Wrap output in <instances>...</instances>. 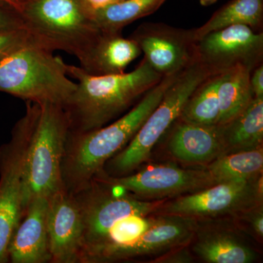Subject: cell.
Returning <instances> with one entry per match:
<instances>
[{
  "label": "cell",
  "instance_id": "obj_31",
  "mask_svg": "<svg viewBox=\"0 0 263 263\" xmlns=\"http://www.w3.org/2000/svg\"><path fill=\"white\" fill-rule=\"evenodd\" d=\"M83 4L91 13L103 9L116 3H120L123 0H81Z\"/></svg>",
  "mask_w": 263,
  "mask_h": 263
},
{
  "label": "cell",
  "instance_id": "obj_7",
  "mask_svg": "<svg viewBox=\"0 0 263 263\" xmlns=\"http://www.w3.org/2000/svg\"><path fill=\"white\" fill-rule=\"evenodd\" d=\"M74 195L79 203L83 223L80 262L85 254L105 243L109 230L116 221L134 214L152 215L166 200H141L120 186L97 179Z\"/></svg>",
  "mask_w": 263,
  "mask_h": 263
},
{
  "label": "cell",
  "instance_id": "obj_11",
  "mask_svg": "<svg viewBox=\"0 0 263 263\" xmlns=\"http://www.w3.org/2000/svg\"><path fill=\"white\" fill-rule=\"evenodd\" d=\"M197 226V220L193 218L155 214L152 227L134 241L100 247L86 254L81 262H113L149 257L154 259L172 249L190 245Z\"/></svg>",
  "mask_w": 263,
  "mask_h": 263
},
{
  "label": "cell",
  "instance_id": "obj_18",
  "mask_svg": "<svg viewBox=\"0 0 263 263\" xmlns=\"http://www.w3.org/2000/svg\"><path fill=\"white\" fill-rule=\"evenodd\" d=\"M141 54L139 46L131 37H123L122 32L102 31L80 62V67L91 75L123 73L128 65Z\"/></svg>",
  "mask_w": 263,
  "mask_h": 263
},
{
  "label": "cell",
  "instance_id": "obj_27",
  "mask_svg": "<svg viewBox=\"0 0 263 263\" xmlns=\"http://www.w3.org/2000/svg\"><path fill=\"white\" fill-rule=\"evenodd\" d=\"M238 223L247 224L249 234L262 243L263 238V207L262 203L245 211L239 215L233 218Z\"/></svg>",
  "mask_w": 263,
  "mask_h": 263
},
{
  "label": "cell",
  "instance_id": "obj_16",
  "mask_svg": "<svg viewBox=\"0 0 263 263\" xmlns=\"http://www.w3.org/2000/svg\"><path fill=\"white\" fill-rule=\"evenodd\" d=\"M48 197L29 200L22 219L10 238L8 262H51L47 230Z\"/></svg>",
  "mask_w": 263,
  "mask_h": 263
},
{
  "label": "cell",
  "instance_id": "obj_8",
  "mask_svg": "<svg viewBox=\"0 0 263 263\" xmlns=\"http://www.w3.org/2000/svg\"><path fill=\"white\" fill-rule=\"evenodd\" d=\"M35 112L36 103L27 102L10 141L0 148V263L8 262L10 240L24 215L26 160Z\"/></svg>",
  "mask_w": 263,
  "mask_h": 263
},
{
  "label": "cell",
  "instance_id": "obj_22",
  "mask_svg": "<svg viewBox=\"0 0 263 263\" xmlns=\"http://www.w3.org/2000/svg\"><path fill=\"white\" fill-rule=\"evenodd\" d=\"M204 167L216 183L257 179L262 176L263 149L222 155Z\"/></svg>",
  "mask_w": 263,
  "mask_h": 263
},
{
  "label": "cell",
  "instance_id": "obj_24",
  "mask_svg": "<svg viewBox=\"0 0 263 263\" xmlns=\"http://www.w3.org/2000/svg\"><path fill=\"white\" fill-rule=\"evenodd\" d=\"M167 0H123L94 13L103 32H122L129 24L157 11Z\"/></svg>",
  "mask_w": 263,
  "mask_h": 263
},
{
  "label": "cell",
  "instance_id": "obj_1",
  "mask_svg": "<svg viewBox=\"0 0 263 263\" xmlns=\"http://www.w3.org/2000/svg\"><path fill=\"white\" fill-rule=\"evenodd\" d=\"M177 76L162 78L127 113L110 124L84 133L69 132L62 165V182L67 191L74 194L88 186L106 162L127 146Z\"/></svg>",
  "mask_w": 263,
  "mask_h": 263
},
{
  "label": "cell",
  "instance_id": "obj_13",
  "mask_svg": "<svg viewBox=\"0 0 263 263\" xmlns=\"http://www.w3.org/2000/svg\"><path fill=\"white\" fill-rule=\"evenodd\" d=\"M129 37L139 46L143 60L162 78L179 75L197 60L195 28L145 22Z\"/></svg>",
  "mask_w": 263,
  "mask_h": 263
},
{
  "label": "cell",
  "instance_id": "obj_26",
  "mask_svg": "<svg viewBox=\"0 0 263 263\" xmlns=\"http://www.w3.org/2000/svg\"><path fill=\"white\" fill-rule=\"evenodd\" d=\"M33 40L24 28L0 32V60Z\"/></svg>",
  "mask_w": 263,
  "mask_h": 263
},
{
  "label": "cell",
  "instance_id": "obj_25",
  "mask_svg": "<svg viewBox=\"0 0 263 263\" xmlns=\"http://www.w3.org/2000/svg\"><path fill=\"white\" fill-rule=\"evenodd\" d=\"M155 219V214H152L149 217L140 215H129L116 221L115 224L109 230L106 241L100 248L108 245H122L134 241L139 238L147 230L149 229ZM84 254V257L86 255ZM84 257H82L84 258ZM81 259V262H82Z\"/></svg>",
  "mask_w": 263,
  "mask_h": 263
},
{
  "label": "cell",
  "instance_id": "obj_14",
  "mask_svg": "<svg viewBox=\"0 0 263 263\" xmlns=\"http://www.w3.org/2000/svg\"><path fill=\"white\" fill-rule=\"evenodd\" d=\"M224 219L197 220L190 245L194 256L207 263L255 262L259 258V252L245 236L247 233L234 219L231 224Z\"/></svg>",
  "mask_w": 263,
  "mask_h": 263
},
{
  "label": "cell",
  "instance_id": "obj_9",
  "mask_svg": "<svg viewBox=\"0 0 263 263\" xmlns=\"http://www.w3.org/2000/svg\"><path fill=\"white\" fill-rule=\"evenodd\" d=\"M262 176L249 181H230L168 199L154 214L191 217L197 220L235 217L262 203Z\"/></svg>",
  "mask_w": 263,
  "mask_h": 263
},
{
  "label": "cell",
  "instance_id": "obj_5",
  "mask_svg": "<svg viewBox=\"0 0 263 263\" xmlns=\"http://www.w3.org/2000/svg\"><path fill=\"white\" fill-rule=\"evenodd\" d=\"M69 132L70 121L63 107L36 103L26 160L24 210L33 197H48L63 187L62 165Z\"/></svg>",
  "mask_w": 263,
  "mask_h": 263
},
{
  "label": "cell",
  "instance_id": "obj_4",
  "mask_svg": "<svg viewBox=\"0 0 263 263\" xmlns=\"http://www.w3.org/2000/svg\"><path fill=\"white\" fill-rule=\"evenodd\" d=\"M24 28L50 51H65L82 62L101 29L81 0H29L18 10Z\"/></svg>",
  "mask_w": 263,
  "mask_h": 263
},
{
  "label": "cell",
  "instance_id": "obj_30",
  "mask_svg": "<svg viewBox=\"0 0 263 263\" xmlns=\"http://www.w3.org/2000/svg\"><path fill=\"white\" fill-rule=\"evenodd\" d=\"M250 86L254 98H263V63L251 72Z\"/></svg>",
  "mask_w": 263,
  "mask_h": 263
},
{
  "label": "cell",
  "instance_id": "obj_32",
  "mask_svg": "<svg viewBox=\"0 0 263 263\" xmlns=\"http://www.w3.org/2000/svg\"><path fill=\"white\" fill-rule=\"evenodd\" d=\"M216 1H217V0H199L200 5L205 7L209 6V5L214 4V3H216Z\"/></svg>",
  "mask_w": 263,
  "mask_h": 263
},
{
  "label": "cell",
  "instance_id": "obj_23",
  "mask_svg": "<svg viewBox=\"0 0 263 263\" xmlns=\"http://www.w3.org/2000/svg\"><path fill=\"white\" fill-rule=\"evenodd\" d=\"M219 75L210 76L194 90L183 105L179 119L195 125L212 127L219 123Z\"/></svg>",
  "mask_w": 263,
  "mask_h": 263
},
{
  "label": "cell",
  "instance_id": "obj_2",
  "mask_svg": "<svg viewBox=\"0 0 263 263\" xmlns=\"http://www.w3.org/2000/svg\"><path fill=\"white\" fill-rule=\"evenodd\" d=\"M65 67L67 75L77 80L75 93L64 108L71 133L94 130L114 122L162 79L143 59L131 72L113 75H91L67 63Z\"/></svg>",
  "mask_w": 263,
  "mask_h": 263
},
{
  "label": "cell",
  "instance_id": "obj_17",
  "mask_svg": "<svg viewBox=\"0 0 263 263\" xmlns=\"http://www.w3.org/2000/svg\"><path fill=\"white\" fill-rule=\"evenodd\" d=\"M167 132L170 154L183 163L205 166L224 155L219 126L195 125L178 119Z\"/></svg>",
  "mask_w": 263,
  "mask_h": 263
},
{
  "label": "cell",
  "instance_id": "obj_20",
  "mask_svg": "<svg viewBox=\"0 0 263 263\" xmlns=\"http://www.w3.org/2000/svg\"><path fill=\"white\" fill-rule=\"evenodd\" d=\"M251 72L245 67H237L219 74L220 114L217 126L226 124L241 113L254 98L250 86Z\"/></svg>",
  "mask_w": 263,
  "mask_h": 263
},
{
  "label": "cell",
  "instance_id": "obj_10",
  "mask_svg": "<svg viewBox=\"0 0 263 263\" xmlns=\"http://www.w3.org/2000/svg\"><path fill=\"white\" fill-rule=\"evenodd\" d=\"M94 179L120 186L133 196L145 200H168L216 184L204 167L184 169L168 163L151 164L136 174L120 177L100 172Z\"/></svg>",
  "mask_w": 263,
  "mask_h": 263
},
{
  "label": "cell",
  "instance_id": "obj_21",
  "mask_svg": "<svg viewBox=\"0 0 263 263\" xmlns=\"http://www.w3.org/2000/svg\"><path fill=\"white\" fill-rule=\"evenodd\" d=\"M236 24L263 32V0H230L205 24L195 28V37L198 40L208 33Z\"/></svg>",
  "mask_w": 263,
  "mask_h": 263
},
{
  "label": "cell",
  "instance_id": "obj_6",
  "mask_svg": "<svg viewBox=\"0 0 263 263\" xmlns=\"http://www.w3.org/2000/svg\"><path fill=\"white\" fill-rule=\"evenodd\" d=\"M210 72L197 60L176 76L160 104L130 142L104 166L103 174L120 177L131 174L148 160L152 148L178 119L186 100Z\"/></svg>",
  "mask_w": 263,
  "mask_h": 263
},
{
  "label": "cell",
  "instance_id": "obj_19",
  "mask_svg": "<svg viewBox=\"0 0 263 263\" xmlns=\"http://www.w3.org/2000/svg\"><path fill=\"white\" fill-rule=\"evenodd\" d=\"M219 127L224 155L262 148L263 98H254L241 113Z\"/></svg>",
  "mask_w": 263,
  "mask_h": 263
},
{
  "label": "cell",
  "instance_id": "obj_3",
  "mask_svg": "<svg viewBox=\"0 0 263 263\" xmlns=\"http://www.w3.org/2000/svg\"><path fill=\"white\" fill-rule=\"evenodd\" d=\"M34 40L0 60V91L27 102L65 108L77 88L65 62Z\"/></svg>",
  "mask_w": 263,
  "mask_h": 263
},
{
  "label": "cell",
  "instance_id": "obj_28",
  "mask_svg": "<svg viewBox=\"0 0 263 263\" xmlns=\"http://www.w3.org/2000/svg\"><path fill=\"white\" fill-rule=\"evenodd\" d=\"M195 259L190 245L172 249L162 255L152 259L151 262L156 263H190Z\"/></svg>",
  "mask_w": 263,
  "mask_h": 263
},
{
  "label": "cell",
  "instance_id": "obj_12",
  "mask_svg": "<svg viewBox=\"0 0 263 263\" xmlns=\"http://www.w3.org/2000/svg\"><path fill=\"white\" fill-rule=\"evenodd\" d=\"M196 57L212 76L237 67L252 72L263 63V32L240 24L213 31L197 40Z\"/></svg>",
  "mask_w": 263,
  "mask_h": 263
},
{
  "label": "cell",
  "instance_id": "obj_29",
  "mask_svg": "<svg viewBox=\"0 0 263 263\" xmlns=\"http://www.w3.org/2000/svg\"><path fill=\"white\" fill-rule=\"evenodd\" d=\"M24 28L18 10L10 12L0 9V32Z\"/></svg>",
  "mask_w": 263,
  "mask_h": 263
},
{
  "label": "cell",
  "instance_id": "obj_15",
  "mask_svg": "<svg viewBox=\"0 0 263 263\" xmlns=\"http://www.w3.org/2000/svg\"><path fill=\"white\" fill-rule=\"evenodd\" d=\"M47 230L51 262H81L83 223L75 195L60 188L48 197Z\"/></svg>",
  "mask_w": 263,
  "mask_h": 263
}]
</instances>
